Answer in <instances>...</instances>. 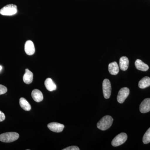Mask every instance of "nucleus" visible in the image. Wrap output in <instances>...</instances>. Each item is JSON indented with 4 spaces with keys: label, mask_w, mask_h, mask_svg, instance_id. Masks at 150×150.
<instances>
[{
    "label": "nucleus",
    "mask_w": 150,
    "mask_h": 150,
    "mask_svg": "<svg viewBox=\"0 0 150 150\" xmlns=\"http://www.w3.org/2000/svg\"><path fill=\"white\" fill-rule=\"evenodd\" d=\"M135 65L137 69L143 71H146L149 69V67L148 65L145 64L140 59H137L136 60Z\"/></svg>",
    "instance_id": "2eb2a0df"
},
{
    "label": "nucleus",
    "mask_w": 150,
    "mask_h": 150,
    "mask_svg": "<svg viewBox=\"0 0 150 150\" xmlns=\"http://www.w3.org/2000/svg\"><path fill=\"white\" fill-rule=\"evenodd\" d=\"M129 60L126 56H123L119 60V67L122 71H125L129 68Z\"/></svg>",
    "instance_id": "f8f14e48"
},
{
    "label": "nucleus",
    "mask_w": 150,
    "mask_h": 150,
    "mask_svg": "<svg viewBox=\"0 0 150 150\" xmlns=\"http://www.w3.org/2000/svg\"><path fill=\"white\" fill-rule=\"evenodd\" d=\"M80 149L76 146H71L64 149L63 150H79Z\"/></svg>",
    "instance_id": "aec40b11"
},
{
    "label": "nucleus",
    "mask_w": 150,
    "mask_h": 150,
    "mask_svg": "<svg viewBox=\"0 0 150 150\" xmlns=\"http://www.w3.org/2000/svg\"><path fill=\"white\" fill-rule=\"evenodd\" d=\"M113 121V118L111 116L105 115L100 120L97 124V126L100 130L105 131L110 128Z\"/></svg>",
    "instance_id": "f257e3e1"
},
{
    "label": "nucleus",
    "mask_w": 150,
    "mask_h": 150,
    "mask_svg": "<svg viewBox=\"0 0 150 150\" xmlns=\"http://www.w3.org/2000/svg\"><path fill=\"white\" fill-rule=\"evenodd\" d=\"M140 111L142 113H146L150 111V98H147L142 101L140 105Z\"/></svg>",
    "instance_id": "1a4fd4ad"
},
{
    "label": "nucleus",
    "mask_w": 150,
    "mask_h": 150,
    "mask_svg": "<svg viewBox=\"0 0 150 150\" xmlns=\"http://www.w3.org/2000/svg\"><path fill=\"white\" fill-rule=\"evenodd\" d=\"M24 49L25 53L29 56L33 55L35 53V46L31 40H28L25 42Z\"/></svg>",
    "instance_id": "6e6552de"
},
{
    "label": "nucleus",
    "mask_w": 150,
    "mask_h": 150,
    "mask_svg": "<svg viewBox=\"0 0 150 150\" xmlns=\"http://www.w3.org/2000/svg\"><path fill=\"white\" fill-rule=\"evenodd\" d=\"M31 96L36 102H41L43 99V93L38 89L33 90L31 93Z\"/></svg>",
    "instance_id": "9d476101"
},
{
    "label": "nucleus",
    "mask_w": 150,
    "mask_h": 150,
    "mask_svg": "<svg viewBox=\"0 0 150 150\" xmlns=\"http://www.w3.org/2000/svg\"><path fill=\"white\" fill-rule=\"evenodd\" d=\"M19 104L21 107L25 110L29 111L31 109L30 105L24 98H21L20 99Z\"/></svg>",
    "instance_id": "f3484780"
},
{
    "label": "nucleus",
    "mask_w": 150,
    "mask_h": 150,
    "mask_svg": "<svg viewBox=\"0 0 150 150\" xmlns=\"http://www.w3.org/2000/svg\"><path fill=\"white\" fill-rule=\"evenodd\" d=\"M143 142L144 144H148L150 142V128L148 129L147 131L144 135L143 137Z\"/></svg>",
    "instance_id": "a211bd4d"
},
{
    "label": "nucleus",
    "mask_w": 150,
    "mask_h": 150,
    "mask_svg": "<svg viewBox=\"0 0 150 150\" xmlns=\"http://www.w3.org/2000/svg\"><path fill=\"white\" fill-rule=\"evenodd\" d=\"M19 135L16 132H7L0 135V141L4 143H11L16 141Z\"/></svg>",
    "instance_id": "f03ea898"
},
{
    "label": "nucleus",
    "mask_w": 150,
    "mask_h": 150,
    "mask_svg": "<svg viewBox=\"0 0 150 150\" xmlns=\"http://www.w3.org/2000/svg\"><path fill=\"white\" fill-rule=\"evenodd\" d=\"M127 134L125 133H122L118 134L112 140L111 144L113 146L116 147L124 144L127 139Z\"/></svg>",
    "instance_id": "20e7f679"
},
{
    "label": "nucleus",
    "mask_w": 150,
    "mask_h": 150,
    "mask_svg": "<svg viewBox=\"0 0 150 150\" xmlns=\"http://www.w3.org/2000/svg\"><path fill=\"white\" fill-rule=\"evenodd\" d=\"M102 86L104 98L105 99H108L110 97L111 93V86L110 81L105 79L103 82Z\"/></svg>",
    "instance_id": "39448f33"
},
{
    "label": "nucleus",
    "mask_w": 150,
    "mask_h": 150,
    "mask_svg": "<svg viewBox=\"0 0 150 150\" xmlns=\"http://www.w3.org/2000/svg\"><path fill=\"white\" fill-rule=\"evenodd\" d=\"M46 89L50 91H53L56 90L57 86L56 84L52 80L51 78H48L46 79L44 83Z\"/></svg>",
    "instance_id": "4468645a"
},
{
    "label": "nucleus",
    "mask_w": 150,
    "mask_h": 150,
    "mask_svg": "<svg viewBox=\"0 0 150 150\" xmlns=\"http://www.w3.org/2000/svg\"><path fill=\"white\" fill-rule=\"evenodd\" d=\"M130 90L128 88L124 87L121 88L118 92L117 99L118 102L120 103H123L126 98L129 96Z\"/></svg>",
    "instance_id": "423d86ee"
},
{
    "label": "nucleus",
    "mask_w": 150,
    "mask_h": 150,
    "mask_svg": "<svg viewBox=\"0 0 150 150\" xmlns=\"http://www.w3.org/2000/svg\"><path fill=\"white\" fill-rule=\"evenodd\" d=\"M2 67L1 66H0V71H1L2 70Z\"/></svg>",
    "instance_id": "4be33fe9"
},
{
    "label": "nucleus",
    "mask_w": 150,
    "mask_h": 150,
    "mask_svg": "<svg viewBox=\"0 0 150 150\" xmlns=\"http://www.w3.org/2000/svg\"><path fill=\"white\" fill-rule=\"evenodd\" d=\"M25 71V73L23 76V81L25 83L29 84L33 80V74L28 69H26Z\"/></svg>",
    "instance_id": "9b49d317"
},
{
    "label": "nucleus",
    "mask_w": 150,
    "mask_h": 150,
    "mask_svg": "<svg viewBox=\"0 0 150 150\" xmlns=\"http://www.w3.org/2000/svg\"><path fill=\"white\" fill-rule=\"evenodd\" d=\"M6 118L5 115L4 113L0 110V122H2L4 121Z\"/></svg>",
    "instance_id": "412c9836"
},
{
    "label": "nucleus",
    "mask_w": 150,
    "mask_h": 150,
    "mask_svg": "<svg viewBox=\"0 0 150 150\" xmlns=\"http://www.w3.org/2000/svg\"><path fill=\"white\" fill-rule=\"evenodd\" d=\"M150 86V78L146 76L143 78L139 83V87L140 88H146Z\"/></svg>",
    "instance_id": "dca6fc26"
},
{
    "label": "nucleus",
    "mask_w": 150,
    "mask_h": 150,
    "mask_svg": "<svg viewBox=\"0 0 150 150\" xmlns=\"http://www.w3.org/2000/svg\"><path fill=\"white\" fill-rule=\"evenodd\" d=\"M108 71L110 74H118L119 71V68L117 63L116 62H113L109 64L108 65Z\"/></svg>",
    "instance_id": "ddd939ff"
},
{
    "label": "nucleus",
    "mask_w": 150,
    "mask_h": 150,
    "mask_svg": "<svg viewBox=\"0 0 150 150\" xmlns=\"http://www.w3.org/2000/svg\"><path fill=\"white\" fill-rule=\"evenodd\" d=\"M47 126L49 130L56 133L62 132L64 128V126L63 124L56 122H52L49 123Z\"/></svg>",
    "instance_id": "0eeeda50"
},
{
    "label": "nucleus",
    "mask_w": 150,
    "mask_h": 150,
    "mask_svg": "<svg viewBox=\"0 0 150 150\" xmlns=\"http://www.w3.org/2000/svg\"><path fill=\"white\" fill-rule=\"evenodd\" d=\"M7 91V88L4 86L0 84V95L6 93Z\"/></svg>",
    "instance_id": "6ab92c4d"
},
{
    "label": "nucleus",
    "mask_w": 150,
    "mask_h": 150,
    "mask_svg": "<svg viewBox=\"0 0 150 150\" xmlns=\"http://www.w3.org/2000/svg\"><path fill=\"white\" fill-rule=\"evenodd\" d=\"M17 7L16 5L11 4L4 7L0 10V13L3 16H11L17 13Z\"/></svg>",
    "instance_id": "7ed1b4c3"
}]
</instances>
